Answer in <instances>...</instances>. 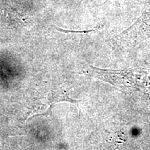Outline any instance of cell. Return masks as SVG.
Returning <instances> with one entry per match:
<instances>
[{"mask_svg":"<svg viewBox=\"0 0 150 150\" xmlns=\"http://www.w3.org/2000/svg\"><path fill=\"white\" fill-rule=\"evenodd\" d=\"M105 1H106V0H105Z\"/></svg>","mask_w":150,"mask_h":150,"instance_id":"4","label":"cell"},{"mask_svg":"<svg viewBox=\"0 0 150 150\" xmlns=\"http://www.w3.org/2000/svg\"><path fill=\"white\" fill-rule=\"evenodd\" d=\"M150 38V0L146 3L142 14L130 27L119 35L118 40L135 45Z\"/></svg>","mask_w":150,"mask_h":150,"instance_id":"2","label":"cell"},{"mask_svg":"<svg viewBox=\"0 0 150 150\" xmlns=\"http://www.w3.org/2000/svg\"><path fill=\"white\" fill-rule=\"evenodd\" d=\"M59 102H70L77 105L78 101L69 97L64 90L49 91L42 97L37 98L30 107L27 120L36 115H48L52 112L53 105Z\"/></svg>","mask_w":150,"mask_h":150,"instance_id":"3","label":"cell"},{"mask_svg":"<svg viewBox=\"0 0 150 150\" xmlns=\"http://www.w3.org/2000/svg\"><path fill=\"white\" fill-rule=\"evenodd\" d=\"M90 71L88 74L93 77L97 78L105 82L120 88H129L137 86V81L142 86H146L147 83V74L146 70H110L101 69L90 65Z\"/></svg>","mask_w":150,"mask_h":150,"instance_id":"1","label":"cell"}]
</instances>
